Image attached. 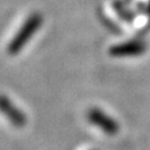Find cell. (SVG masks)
I'll list each match as a JSON object with an SVG mask.
<instances>
[{
	"instance_id": "277c9868",
	"label": "cell",
	"mask_w": 150,
	"mask_h": 150,
	"mask_svg": "<svg viewBox=\"0 0 150 150\" xmlns=\"http://www.w3.org/2000/svg\"><path fill=\"white\" fill-rule=\"evenodd\" d=\"M145 46L141 42H127L123 44L115 45L110 49V54L115 57H130L143 53Z\"/></svg>"
},
{
	"instance_id": "7a4b0ae2",
	"label": "cell",
	"mask_w": 150,
	"mask_h": 150,
	"mask_svg": "<svg viewBox=\"0 0 150 150\" xmlns=\"http://www.w3.org/2000/svg\"><path fill=\"white\" fill-rule=\"evenodd\" d=\"M86 117H88V120L90 121L91 124L99 128L104 134H106L109 136L116 135L120 130L118 123L114 118H111L109 115H106L104 111H102L97 108L90 109L88 111Z\"/></svg>"
},
{
	"instance_id": "6da1fadb",
	"label": "cell",
	"mask_w": 150,
	"mask_h": 150,
	"mask_svg": "<svg viewBox=\"0 0 150 150\" xmlns=\"http://www.w3.org/2000/svg\"><path fill=\"white\" fill-rule=\"evenodd\" d=\"M40 23H42L40 16L33 14L32 17H30L27 19V21L25 23V25L21 27V30L17 33V35L14 37V39L10 43L8 52L11 54H14V53L19 52L23 49V46L30 40L31 35H33L35 33V31L38 30Z\"/></svg>"
},
{
	"instance_id": "3957f363",
	"label": "cell",
	"mask_w": 150,
	"mask_h": 150,
	"mask_svg": "<svg viewBox=\"0 0 150 150\" xmlns=\"http://www.w3.org/2000/svg\"><path fill=\"white\" fill-rule=\"evenodd\" d=\"M0 111L14 124L16 127H24L26 123V117L23 112L16 108L6 97H0Z\"/></svg>"
}]
</instances>
